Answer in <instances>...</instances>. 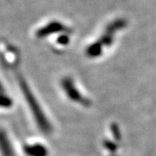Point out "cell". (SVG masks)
Returning a JSON list of instances; mask_svg holds the SVG:
<instances>
[{
	"instance_id": "obj_1",
	"label": "cell",
	"mask_w": 156,
	"mask_h": 156,
	"mask_svg": "<svg viewBox=\"0 0 156 156\" xmlns=\"http://www.w3.org/2000/svg\"><path fill=\"white\" fill-rule=\"evenodd\" d=\"M20 87L22 89L23 97H25L29 108H30V111L32 112L34 119L36 120L40 129L45 133L50 132L51 128H50V124L48 121V119L44 115V114L42 110V108L37 102V99H36V97L34 96L33 93L30 91L27 83L23 79L20 80Z\"/></svg>"
},
{
	"instance_id": "obj_3",
	"label": "cell",
	"mask_w": 156,
	"mask_h": 156,
	"mask_svg": "<svg viewBox=\"0 0 156 156\" xmlns=\"http://www.w3.org/2000/svg\"><path fill=\"white\" fill-rule=\"evenodd\" d=\"M25 153L29 156H46L47 155V150L42 145H29L25 147L24 148Z\"/></svg>"
},
{
	"instance_id": "obj_2",
	"label": "cell",
	"mask_w": 156,
	"mask_h": 156,
	"mask_svg": "<svg viewBox=\"0 0 156 156\" xmlns=\"http://www.w3.org/2000/svg\"><path fill=\"white\" fill-rule=\"evenodd\" d=\"M62 86L63 90L65 91L66 95H68V97L70 100L78 102V103H81L82 105H84V106L89 105V101L81 95V93L79 92V90L74 83V82L70 78H64L62 82Z\"/></svg>"
}]
</instances>
